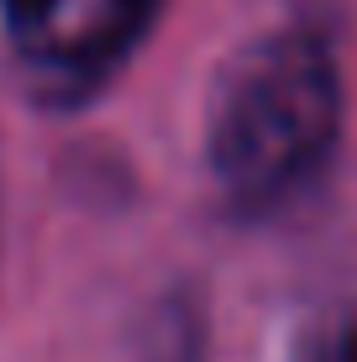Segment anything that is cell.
I'll use <instances>...</instances> for the list:
<instances>
[{"instance_id": "6da1fadb", "label": "cell", "mask_w": 357, "mask_h": 362, "mask_svg": "<svg viewBox=\"0 0 357 362\" xmlns=\"http://www.w3.org/2000/svg\"><path fill=\"white\" fill-rule=\"evenodd\" d=\"M336 136V69L310 37L247 47L211 105V168L237 205H263L305 179Z\"/></svg>"}, {"instance_id": "7a4b0ae2", "label": "cell", "mask_w": 357, "mask_h": 362, "mask_svg": "<svg viewBox=\"0 0 357 362\" xmlns=\"http://www.w3.org/2000/svg\"><path fill=\"white\" fill-rule=\"evenodd\" d=\"M147 0H0L6 32L37 69H100L137 32Z\"/></svg>"}, {"instance_id": "3957f363", "label": "cell", "mask_w": 357, "mask_h": 362, "mask_svg": "<svg viewBox=\"0 0 357 362\" xmlns=\"http://www.w3.org/2000/svg\"><path fill=\"white\" fill-rule=\"evenodd\" d=\"M300 362H357V326H331L305 341Z\"/></svg>"}]
</instances>
